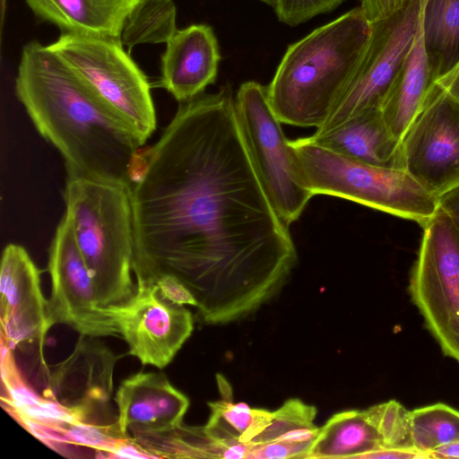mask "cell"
Here are the masks:
<instances>
[{"label":"cell","instance_id":"8d00e7d4","mask_svg":"<svg viewBox=\"0 0 459 459\" xmlns=\"http://www.w3.org/2000/svg\"><path fill=\"white\" fill-rule=\"evenodd\" d=\"M5 2H6V0H1V15H2V21H3V17H4V15Z\"/></svg>","mask_w":459,"mask_h":459},{"label":"cell","instance_id":"44dd1931","mask_svg":"<svg viewBox=\"0 0 459 459\" xmlns=\"http://www.w3.org/2000/svg\"><path fill=\"white\" fill-rule=\"evenodd\" d=\"M221 400L208 403L210 418L203 427L206 435L223 446L249 443L271 423L273 411L232 402V391L224 377L216 376Z\"/></svg>","mask_w":459,"mask_h":459},{"label":"cell","instance_id":"3957f363","mask_svg":"<svg viewBox=\"0 0 459 459\" xmlns=\"http://www.w3.org/2000/svg\"><path fill=\"white\" fill-rule=\"evenodd\" d=\"M371 31L359 6L290 45L266 86L279 120L321 127L351 81Z\"/></svg>","mask_w":459,"mask_h":459},{"label":"cell","instance_id":"9a60e30c","mask_svg":"<svg viewBox=\"0 0 459 459\" xmlns=\"http://www.w3.org/2000/svg\"><path fill=\"white\" fill-rule=\"evenodd\" d=\"M117 357L94 337L81 335L73 352L49 375L50 397L77 411L87 421L108 402Z\"/></svg>","mask_w":459,"mask_h":459},{"label":"cell","instance_id":"7402d4cb","mask_svg":"<svg viewBox=\"0 0 459 459\" xmlns=\"http://www.w3.org/2000/svg\"><path fill=\"white\" fill-rule=\"evenodd\" d=\"M421 20L435 82L459 63V0H423Z\"/></svg>","mask_w":459,"mask_h":459},{"label":"cell","instance_id":"1f68e13d","mask_svg":"<svg viewBox=\"0 0 459 459\" xmlns=\"http://www.w3.org/2000/svg\"><path fill=\"white\" fill-rule=\"evenodd\" d=\"M438 208L449 217L459 237V186L437 196Z\"/></svg>","mask_w":459,"mask_h":459},{"label":"cell","instance_id":"4dcf8cb0","mask_svg":"<svg viewBox=\"0 0 459 459\" xmlns=\"http://www.w3.org/2000/svg\"><path fill=\"white\" fill-rule=\"evenodd\" d=\"M425 459L432 458L428 454L415 448L380 447L363 455L360 459Z\"/></svg>","mask_w":459,"mask_h":459},{"label":"cell","instance_id":"5b68a950","mask_svg":"<svg viewBox=\"0 0 459 459\" xmlns=\"http://www.w3.org/2000/svg\"><path fill=\"white\" fill-rule=\"evenodd\" d=\"M307 188L413 221L425 226L438 210L437 197L406 170L370 165L325 148L308 137L289 140Z\"/></svg>","mask_w":459,"mask_h":459},{"label":"cell","instance_id":"9c48e42d","mask_svg":"<svg viewBox=\"0 0 459 459\" xmlns=\"http://www.w3.org/2000/svg\"><path fill=\"white\" fill-rule=\"evenodd\" d=\"M423 0H407L388 17L372 22L365 54L346 90L317 132L331 130L363 112L381 109L420 24Z\"/></svg>","mask_w":459,"mask_h":459},{"label":"cell","instance_id":"cb8c5ba5","mask_svg":"<svg viewBox=\"0 0 459 459\" xmlns=\"http://www.w3.org/2000/svg\"><path fill=\"white\" fill-rule=\"evenodd\" d=\"M411 428L413 447L432 456L437 448L459 441V411L443 403L414 409Z\"/></svg>","mask_w":459,"mask_h":459},{"label":"cell","instance_id":"d6a6232c","mask_svg":"<svg viewBox=\"0 0 459 459\" xmlns=\"http://www.w3.org/2000/svg\"><path fill=\"white\" fill-rule=\"evenodd\" d=\"M109 454L120 458H155L131 437L120 439Z\"/></svg>","mask_w":459,"mask_h":459},{"label":"cell","instance_id":"e575fe53","mask_svg":"<svg viewBox=\"0 0 459 459\" xmlns=\"http://www.w3.org/2000/svg\"><path fill=\"white\" fill-rule=\"evenodd\" d=\"M433 458H459V441L437 448Z\"/></svg>","mask_w":459,"mask_h":459},{"label":"cell","instance_id":"7a4b0ae2","mask_svg":"<svg viewBox=\"0 0 459 459\" xmlns=\"http://www.w3.org/2000/svg\"><path fill=\"white\" fill-rule=\"evenodd\" d=\"M15 93L39 134L63 157L67 174L130 188L143 146L48 47L22 49Z\"/></svg>","mask_w":459,"mask_h":459},{"label":"cell","instance_id":"277c9868","mask_svg":"<svg viewBox=\"0 0 459 459\" xmlns=\"http://www.w3.org/2000/svg\"><path fill=\"white\" fill-rule=\"evenodd\" d=\"M64 197L65 217L91 273L100 307L126 302L136 289L129 188L67 174Z\"/></svg>","mask_w":459,"mask_h":459},{"label":"cell","instance_id":"5bb4252c","mask_svg":"<svg viewBox=\"0 0 459 459\" xmlns=\"http://www.w3.org/2000/svg\"><path fill=\"white\" fill-rule=\"evenodd\" d=\"M117 425L126 437L150 435L182 424L188 398L163 373L138 372L118 386Z\"/></svg>","mask_w":459,"mask_h":459},{"label":"cell","instance_id":"836d02e7","mask_svg":"<svg viewBox=\"0 0 459 459\" xmlns=\"http://www.w3.org/2000/svg\"><path fill=\"white\" fill-rule=\"evenodd\" d=\"M435 82L459 102V63Z\"/></svg>","mask_w":459,"mask_h":459},{"label":"cell","instance_id":"ffe728a7","mask_svg":"<svg viewBox=\"0 0 459 459\" xmlns=\"http://www.w3.org/2000/svg\"><path fill=\"white\" fill-rule=\"evenodd\" d=\"M382 447L375 429L359 410L333 415L314 439L306 458H359Z\"/></svg>","mask_w":459,"mask_h":459},{"label":"cell","instance_id":"83f0119b","mask_svg":"<svg viewBox=\"0 0 459 459\" xmlns=\"http://www.w3.org/2000/svg\"><path fill=\"white\" fill-rule=\"evenodd\" d=\"M250 444L247 458L254 459H285L306 458L312 442L288 443L272 441L263 444Z\"/></svg>","mask_w":459,"mask_h":459},{"label":"cell","instance_id":"ac0fdd59","mask_svg":"<svg viewBox=\"0 0 459 459\" xmlns=\"http://www.w3.org/2000/svg\"><path fill=\"white\" fill-rule=\"evenodd\" d=\"M40 20L62 33L97 34L120 39L130 13L143 0H23Z\"/></svg>","mask_w":459,"mask_h":459},{"label":"cell","instance_id":"d6986e66","mask_svg":"<svg viewBox=\"0 0 459 459\" xmlns=\"http://www.w3.org/2000/svg\"><path fill=\"white\" fill-rule=\"evenodd\" d=\"M421 16L411 51L381 107L389 129L399 141H402L434 83L424 45Z\"/></svg>","mask_w":459,"mask_h":459},{"label":"cell","instance_id":"603a6c76","mask_svg":"<svg viewBox=\"0 0 459 459\" xmlns=\"http://www.w3.org/2000/svg\"><path fill=\"white\" fill-rule=\"evenodd\" d=\"M177 30V8L172 0H143L127 16L120 41L130 53L141 44L167 43Z\"/></svg>","mask_w":459,"mask_h":459},{"label":"cell","instance_id":"f546056e","mask_svg":"<svg viewBox=\"0 0 459 459\" xmlns=\"http://www.w3.org/2000/svg\"><path fill=\"white\" fill-rule=\"evenodd\" d=\"M407 0H360V7L373 22L390 16L402 8Z\"/></svg>","mask_w":459,"mask_h":459},{"label":"cell","instance_id":"4fadbf2b","mask_svg":"<svg viewBox=\"0 0 459 459\" xmlns=\"http://www.w3.org/2000/svg\"><path fill=\"white\" fill-rule=\"evenodd\" d=\"M1 341L12 350L37 344L41 361L48 330L54 325L40 287V272L26 249L7 245L0 272Z\"/></svg>","mask_w":459,"mask_h":459},{"label":"cell","instance_id":"f1b7e54d","mask_svg":"<svg viewBox=\"0 0 459 459\" xmlns=\"http://www.w3.org/2000/svg\"><path fill=\"white\" fill-rule=\"evenodd\" d=\"M154 284L164 299L178 305L197 307V301L193 293L177 277L165 274L159 277Z\"/></svg>","mask_w":459,"mask_h":459},{"label":"cell","instance_id":"ba28073f","mask_svg":"<svg viewBox=\"0 0 459 459\" xmlns=\"http://www.w3.org/2000/svg\"><path fill=\"white\" fill-rule=\"evenodd\" d=\"M242 131L259 178L275 210L290 225L299 220L311 199L281 122L274 113L267 87L243 82L236 94Z\"/></svg>","mask_w":459,"mask_h":459},{"label":"cell","instance_id":"8992f818","mask_svg":"<svg viewBox=\"0 0 459 459\" xmlns=\"http://www.w3.org/2000/svg\"><path fill=\"white\" fill-rule=\"evenodd\" d=\"M48 47L143 145L157 124L151 85L120 39L61 33Z\"/></svg>","mask_w":459,"mask_h":459},{"label":"cell","instance_id":"d590c367","mask_svg":"<svg viewBox=\"0 0 459 459\" xmlns=\"http://www.w3.org/2000/svg\"><path fill=\"white\" fill-rule=\"evenodd\" d=\"M267 5H270L271 7H273L274 6V4H275V0H258Z\"/></svg>","mask_w":459,"mask_h":459},{"label":"cell","instance_id":"2e32d148","mask_svg":"<svg viewBox=\"0 0 459 459\" xmlns=\"http://www.w3.org/2000/svg\"><path fill=\"white\" fill-rule=\"evenodd\" d=\"M221 58L211 26L199 23L177 30L160 56V84L178 102L189 100L215 82Z\"/></svg>","mask_w":459,"mask_h":459},{"label":"cell","instance_id":"7c38bea8","mask_svg":"<svg viewBox=\"0 0 459 459\" xmlns=\"http://www.w3.org/2000/svg\"><path fill=\"white\" fill-rule=\"evenodd\" d=\"M104 309L117 324L128 354L158 368L170 363L194 330L191 312L164 299L154 283L136 284L130 299Z\"/></svg>","mask_w":459,"mask_h":459},{"label":"cell","instance_id":"6da1fadb","mask_svg":"<svg viewBox=\"0 0 459 459\" xmlns=\"http://www.w3.org/2000/svg\"><path fill=\"white\" fill-rule=\"evenodd\" d=\"M129 192L135 283L177 277L195 296L204 324L254 312L297 263L289 225L259 178L230 85L179 102Z\"/></svg>","mask_w":459,"mask_h":459},{"label":"cell","instance_id":"484cf974","mask_svg":"<svg viewBox=\"0 0 459 459\" xmlns=\"http://www.w3.org/2000/svg\"><path fill=\"white\" fill-rule=\"evenodd\" d=\"M316 407L301 400L290 399L276 411L269 426L249 443L263 444L276 441L281 435L303 427H314Z\"/></svg>","mask_w":459,"mask_h":459},{"label":"cell","instance_id":"30bf717a","mask_svg":"<svg viewBox=\"0 0 459 459\" xmlns=\"http://www.w3.org/2000/svg\"><path fill=\"white\" fill-rule=\"evenodd\" d=\"M406 170L435 196L459 186V102L437 83L402 141Z\"/></svg>","mask_w":459,"mask_h":459},{"label":"cell","instance_id":"8fae6325","mask_svg":"<svg viewBox=\"0 0 459 459\" xmlns=\"http://www.w3.org/2000/svg\"><path fill=\"white\" fill-rule=\"evenodd\" d=\"M48 269V307L53 325H69L82 336H120L117 324L99 303L92 277L65 216L50 245Z\"/></svg>","mask_w":459,"mask_h":459},{"label":"cell","instance_id":"d4e9b609","mask_svg":"<svg viewBox=\"0 0 459 459\" xmlns=\"http://www.w3.org/2000/svg\"><path fill=\"white\" fill-rule=\"evenodd\" d=\"M362 413L377 431L382 447L414 448L411 411L401 403L390 400L362 410Z\"/></svg>","mask_w":459,"mask_h":459},{"label":"cell","instance_id":"4316f807","mask_svg":"<svg viewBox=\"0 0 459 459\" xmlns=\"http://www.w3.org/2000/svg\"><path fill=\"white\" fill-rule=\"evenodd\" d=\"M345 0H275L273 6L278 20L290 27L335 10Z\"/></svg>","mask_w":459,"mask_h":459},{"label":"cell","instance_id":"52a82bcc","mask_svg":"<svg viewBox=\"0 0 459 459\" xmlns=\"http://www.w3.org/2000/svg\"><path fill=\"white\" fill-rule=\"evenodd\" d=\"M409 290L442 352L459 363V237L439 208L423 226Z\"/></svg>","mask_w":459,"mask_h":459},{"label":"cell","instance_id":"e0dca14e","mask_svg":"<svg viewBox=\"0 0 459 459\" xmlns=\"http://www.w3.org/2000/svg\"><path fill=\"white\" fill-rule=\"evenodd\" d=\"M316 143L378 167L404 169L402 143L389 129L381 109L360 113L342 125L309 136Z\"/></svg>","mask_w":459,"mask_h":459}]
</instances>
